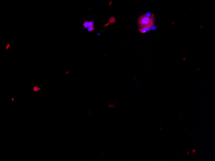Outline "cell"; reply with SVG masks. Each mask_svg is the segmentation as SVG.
Masks as SVG:
<instances>
[{"instance_id":"obj_4","label":"cell","mask_w":215,"mask_h":161,"mask_svg":"<svg viewBox=\"0 0 215 161\" xmlns=\"http://www.w3.org/2000/svg\"><path fill=\"white\" fill-rule=\"evenodd\" d=\"M95 30V27H94V25H91L88 28H87V30L89 32H91L93 31H94Z\"/></svg>"},{"instance_id":"obj_5","label":"cell","mask_w":215,"mask_h":161,"mask_svg":"<svg viewBox=\"0 0 215 161\" xmlns=\"http://www.w3.org/2000/svg\"><path fill=\"white\" fill-rule=\"evenodd\" d=\"M41 88L40 87H37V86H34V88H33V91L35 92H40V91H41Z\"/></svg>"},{"instance_id":"obj_1","label":"cell","mask_w":215,"mask_h":161,"mask_svg":"<svg viewBox=\"0 0 215 161\" xmlns=\"http://www.w3.org/2000/svg\"><path fill=\"white\" fill-rule=\"evenodd\" d=\"M138 25L140 27L151 28L154 25L153 16H147V15H143L138 19Z\"/></svg>"},{"instance_id":"obj_3","label":"cell","mask_w":215,"mask_h":161,"mask_svg":"<svg viewBox=\"0 0 215 161\" xmlns=\"http://www.w3.org/2000/svg\"><path fill=\"white\" fill-rule=\"evenodd\" d=\"M151 30V28H144V27H140L139 31L140 32H141L143 34L146 33L147 32H149Z\"/></svg>"},{"instance_id":"obj_7","label":"cell","mask_w":215,"mask_h":161,"mask_svg":"<svg viewBox=\"0 0 215 161\" xmlns=\"http://www.w3.org/2000/svg\"><path fill=\"white\" fill-rule=\"evenodd\" d=\"M9 46H10V45H9V44H8L7 46V48H6V49L7 50V49H8V48H9Z\"/></svg>"},{"instance_id":"obj_6","label":"cell","mask_w":215,"mask_h":161,"mask_svg":"<svg viewBox=\"0 0 215 161\" xmlns=\"http://www.w3.org/2000/svg\"><path fill=\"white\" fill-rule=\"evenodd\" d=\"M115 19L114 17L110 18V23H115Z\"/></svg>"},{"instance_id":"obj_2","label":"cell","mask_w":215,"mask_h":161,"mask_svg":"<svg viewBox=\"0 0 215 161\" xmlns=\"http://www.w3.org/2000/svg\"><path fill=\"white\" fill-rule=\"evenodd\" d=\"M93 24H94V23H93V21H85L83 23V27L84 28H85V29H87V28L91 26V25H93Z\"/></svg>"}]
</instances>
